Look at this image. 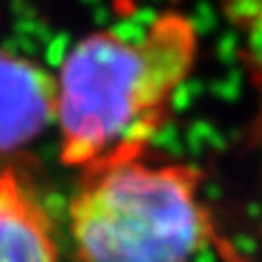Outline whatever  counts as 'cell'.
Here are the masks:
<instances>
[{
	"label": "cell",
	"instance_id": "cell-1",
	"mask_svg": "<svg viewBox=\"0 0 262 262\" xmlns=\"http://www.w3.org/2000/svg\"><path fill=\"white\" fill-rule=\"evenodd\" d=\"M196 53L194 22L179 11L155 15L136 37L96 31L77 42L55 77L61 162L85 170L144 155Z\"/></svg>",
	"mask_w": 262,
	"mask_h": 262
},
{
	"label": "cell",
	"instance_id": "cell-2",
	"mask_svg": "<svg viewBox=\"0 0 262 262\" xmlns=\"http://www.w3.org/2000/svg\"><path fill=\"white\" fill-rule=\"evenodd\" d=\"M190 164L125 158L85 168L70 201L81 262H190L212 236Z\"/></svg>",
	"mask_w": 262,
	"mask_h": 262
},
{
	"label": "cell",
	"instance_id": "cell-3",
	"mask_svg": "<svg viewBox=\"0 0 262 262\" xmlns=\"http://www.w3.org/2000/svg\"><path fill=\"white\" fill-rule=\"evenodd\" d=\"M57 81L39 63L0 51V153L33 142L55 120Z\"/></svg>",
	"mask_w": 262,
	"mask_h": 262
},
{
	"label": "cell",
	"instance_id": "cell-4",
	"mask_svg": "<svg viewBox=\"0 0 262 262\" xmlns=\"http://www.w3.org/2000/svg\"><path fill=\"white\" fill-rule=\"evenodd\" d=\"M0 262H59L46 208L9 166H0Z\"/></svg>",
	"mask_w": 262,
	"mask_h": 262
},
{
	"label": "cell",
	"instance_id": "cell-5",
	"mask_svg": "<svg viewBox=\"0 0 262 262\" xmlns=\"http://www.w3.org/2000/svg\"><path fill=\"white\" fill-rule=\"evenodd\" d=\"M229 22L241 31L251 81L258 90L256 125L262 129V0H223Z\"/></svg>",
	"mask_w": 262,
	"mask_h": 262
}]
</instances>
